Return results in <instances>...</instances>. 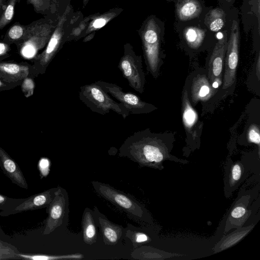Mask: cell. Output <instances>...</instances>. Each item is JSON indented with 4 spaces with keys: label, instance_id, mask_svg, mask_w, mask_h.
I'll use <instances>...</instances> for the list:
<instances>
[{
    "label": "cell",
    "instance_id": "60d3db41",
    "mask_svg": "<svg viewBox=\"0 0 260 260\" xmlns=\"http://www.w3.org/2000/svg\"><path fill=\"white\" fill-rule=\"evenodd\" d=\"M228 2L230 3L232 2L233 0H226Z\"/></svg>",
    "mask_w": 260,
    "mask_h": 260
},
{
    "label": "cell",
    "instance_id": "ba28073f",
    "mask_svg": "<svg viewBox=\"0 0 260 260\" xmlns=\"http://www.w3.org/2000/svg\"><path fill=\"white\" fill-rule=\"evenodd\" d=\"M95 82L121 103L129 114L148 113L156 109L153 105L142 101L137 94L124 91L121 87L116 84L102 81Z\"/></svg>",
    "mask_w": 260,
    "mask_h": 260
},
{
    "label": "cell",
    "instance_id": "ffe728a7",
    "mask_svg": "<svg viewBox=\"0 0 260 260\" xmlns=\"http://www.w3.org/2000/svg\"><path fill=\"white\" fill-rule=\"evenodd\" d=\"M202 6L198 0H179L176 6V13L181 21H187L200 15Z\"/></svg>",
    "mask_w": 260,
    "mask_h": 260
},
{
    "label": "cell",
    "instance_id": "5b68a950",
    "mask_svg": "<svg viewBox=\"0 0 260 260\" xmlns=\"http://www.w3.org/2000/svg\"><path fill=\"white\" fill-rule=\"evenodd\" d=\"M118 68L129 85L136 91L142 93L146 79L142 57L135 53L129 43L124 45L123 54L120 59Z\"/></svg>",
    "mask_w": 260,
    "mask_h": 260
},
{
    "label": "cell",
    "instance_id": "7bdbcfd3",
    "mask_svg": "<svg viewBox=\"0 0 260 260\" xmlns=\"http://www.w3.org/2000/svg\"><path fill=\"white\" fill-rule=\"evenodd\" d=\"M0 85H1V82H0Z\"/></svg>",
    "mask_w": 260,
    "mask_h": 260
},
{
    "label": "cell",
    "instance_id": "cb8c5ba5",
    "mask_svg": "<svg viewBox=\"0 0 260 260\" xmlns=\"http://www.w3.org/2000/svg\"><path fill=\"white\" fill-rule=\"evenodd\" d=\"M225 15L220 8L211 10L205 18V24L212 31L217 32L221 29L225 24Z\"/></svg>",
    "mask_w": 260,
    "mask_h": 260
},
{
    "label": "cell",
    "instance_id": "9a60e30c",
    "mask_svg": "<svg viewBox=\"0 0 260 260\" xmlns=\"http://www.w3.org/2000/svg\"><path fill=\"white\" fill-rule=\"evenodd\" d=\"M0 168L12 183L19 187L28 189L25 178L17 163L0 147Z\"/></svg>",
    "mask_w": 260,
    "mask_h": 260
},
{
    "label": "cell",
    "instance_id": "7a4b0ae2",
    "mask_svg": "<svg viewBox=\"0 0 260 260\" xmlns=\"http://www.w3.org/2000/svg\"><path fill=\"white\" fill-rule=\"evenodd\" d=\"M141 40L147 70L157 78L161 65L160 43L161 27L158 19L150 15L143 21L138 30Z\"/></svg>",
    "mask_w": 260,
    "mask_h": 260
},
{
    "label": "cell",
    "instance_id": "44dd1931",
    "mask_svg": "<svg viewBox=\"0 0 260 260\" xmlns=\"http://www.w3.org/2000/svg\"><path fill=\"white\" fill-rule=\"evenodd\" d=\"M95 224L93 211L86 208L82 215V228L83 241L86 244L91 245L96 242Z\"/></svg>",
    "mask_w": 260,
    "mask_h": 260
},
{
    "label": "cell",
    "instance_id": "8992f818",
    "mask_svg": "<svg viewBox=\"0 0 260 260\" xmlns=\"http://www.w3.org/2000/svg\"><path fill=\"white\" fill-rule=\"evenodd\" d=\"M49 19H41L27 26L21 53L26 57H32L48 43L56 23Z\"/></svg>",
    "mask_w": 260,
    "mask_h": 260
},
{
    "label": "cell",
    "instance_id": "8fae6325",
    "mask_svg": "<svg viewBox=\"0 0 260 260\" xmlns=\"http://www.w3.org/2000/svg\"><path fill=\"white\" fill-rule=\"evenodd\" d=\"M57 187L51 188L31 195L15 206L0 211V216L6 217L17 213L47 208L51 202Z\"/></svg>",
    "mask_w": 260,
    "mask_h": 260
},
{
    "label": "cell",
    "instance_id": "4316f807",
    "mask_svg": "<svg viewBox=\"0 0 260 260\" xmlns=\"http://www.w3.org/2000/svg\"><path fill=\"white\" fill-rule=\"evenodd\" d=\"M94 15V14L83 18L76 26L72 28L70 32L65 36L63 40L64 43L72 41H77L82 38L83 34L85 31L89 22Z\"/></svg>",
    "mask_w": 260,
    "mask_h": 260
},
{
    "label": "cell",
    "instance_id": "ac0fdd59",
    "mask_svg": "<svg viewBox=\"0 0 260 260\" xmlns=\"http://www.w3.org/2000/svg\"><path fill=\"white\" fill-rule=\"evenodd\" d=\"M123 9L121 8L116 7L110 9L108 11L103 13L94 14V16L89 23V24L84 32L82 36V38L85 37L88 34L95 32L105 26L112 19L119 15Z\"/></svg>",
    "mask_w": 260,
    "mask_h": 260
},
{
    "label": "cell",
    "instance_id": "484cf974",
    "mask_svg": "<svg viewBox=\"0 0 260 260\" xmlns=\"http://www.w3.org/2000/svg\"><path fill=\"white\" fill-rule=\"evenodd\" d=\"M18 259L33 260H54L62 259H81L84 256L81 254H71L67 255H50L46 254L23 253L18 252L16 254Z\"/></svg>",
    "mask_w": 260,
    "mask_h": 260
},
{
    "label": "cell",
    "instance_id": "3957f363",
    "mask_svg": "<svg viewBox=\"0 0 260 260\" xmlns=\"http://www.w3.org/2000/svg\"><path fill=\"white\" fill-rule=\"evenodd\" d=\"M91 184L99 195L125 212L134 219L151 223L152 219L148 211L132 196L105 183L93 181Z\"/></svg>",
    "mask_w": 260,
    "mask_h": 260
},
{
    "label": "cell",
    "instance_id": "f546056e",
    "mask_svg": "<svg viewBox=\"0 0 260 260\" xmlns=\"http://www.w3.org/2000/svg\"><path fill=\"white\" fill-rule=\"evenodd\" d=\"M18 252L11 244L6 242L0 243V259H18L16 254Z\"/></svg>",
    "mask_w": 260,
    "mask_h": 260
},
{
    "label": "cell",
    "instance_id": "836d02e7",
    "mask_svg": "<svg viewBox=\"0 0 260 260\" xmlns=\"http://www.w3.org/2000/svg\"><path fill=\"white\" fill-rule=\"evenodd\" d=\"M0 70L4 72L11 75L19 74L22 71L21 67L15 63L0 64Z\"/></svg>",
    "mask_w": 260,
    "mask_h": 260
},
{
    "label": "cell",
    "instance_id": "1f68e13d",
    "mask_svg": "<svg viewBox=\"0 0 260 260\" xmlns=\"http://www.w3.org/2000/svg\"><path fill=\"white\" fill-rule=\"evenodd\" d=\"M247 139L248 142L258 146L259 152L260 132L258 125L252 124L249 127L247 133Z\"/></svg>",
    "mask_w": 260,
    "mask_h": 260
},
{
    "label": "cell",
    "instance_id": "5bb4252c",
    "mask_svg": "<svg viewBox=\"0 0 260 260\" xmlns=\"http://www.w3.org/2000/svg\"><path fill=\"white\" fill-rule=\"evenodd\" d=\"M250 196H243L241 197L232 207L225 223L224 233L226 234L232 229L242 227L251 214L248 210Z\"/></svg>",
    "mask_w": 260,
    "mask_h": 260
},
{
    "label": "cell",
    "instance_id": "d590c367",
    "mask_svg": "<svg viewBox=\"0 0 260 260\" xmlns=\"http://www.w3.org/2000/svg\"><path fill=\"white\" fill-rule=\"evenodd\" d=\"M222 83V78L221 77H216L211 81L212 87L216 90L220 87Z\"/></svg>",
    "mask_w": 260,
    "mask_h": 260
},
{
    "label": "cell",
    "instance_id": "603a6c76",
    "mask_svg": "<svg viewBox=\"0 0 260 260\" xmlns=\"http://www.w3.org/2000/svg\"><path fill=\"white\" fill-rule=\"evenodd\" d=\"M175 255L146 246L136 248L132 253V256L134 258L142 259H164Z\"/></svg>",
    "mask_w": 260,
    "mask_h": 260
},
{
    "label": "cell",
    "instance_id": "ab89813d",
    "mask_svg": "<svg viewBox=\"0 0 260 260\" xmlns=\"http://www.w3.org/2000/svg\"><path fill=\"white\" fill-rule=\"evenodd\" d=\"M5 0H0V10L2 8V6L4 5Z\"/></svg>",
    "mask_w": 260,
    "mask_h": 260
},
{
    "label": "cell",
    "instance_id": "4fadbf2b",
    "mask_svg": "<svg viewBox=\"0 0 260 260\" xmlns=\"http://www.w3.org/2000/svg\"><path fill=\"white\" fill-rule=\"evenodd\" d=\"M227 44L228 37L225 31L216 43L209 61L208 77L210 82L216 77H222Z\"/></svg>",
    "mask_w": 260,
    "mask_h": 260
},
{
    "label": "cell",
    "instance_id": "9c48e42d",
    "mask_svg": "<svg viewBox=\"0 0 260 260\" xmlns=\"http://www.w3.org/2000/svg\"><path fill=\"white\" fill-rule=\"evenodd\" d=\"M240 30L238 22L233 21L225 55V69L222 79V89L231 87L235 82L239 61Z\"/></svg>",
    "mask_w": 260,
    "mask_h": 260
},
{
    "label": "cell",
    "instance_id": "277c9868",
    "mask_svg": "<svg viewBox=\"0 0 260 260\" xmlns=\"http://www.w3.org/2000/svg\"><path fill=\"white\" fill-rule=\"evenodd\" d=\"M79 99L92 112L105 115L112 110L125 119L130 114L96 82L81 86Z\"/></svg>",
    "mask_w": 260,
    "mask_h": 260
},
{
    "label": "cell",
    "instance_id": "7c38bea8",
    "mask_svg": "<svg viewBox=\"0 0 260 260\" xmlns=\"http://www.w3.org/2000/svg\"><path fill=\"white\" fill-rule=\"evenodd\" d=\"M95 223L100 227L104 243L107 245L116 244L122 236L121 226L111 222L97 208L93 209Z\"/></svg>",
    "mask_w": 260,
    "mask_h": 260
},
{
    "label": "cell",
    "instance_id": "52a82bcc",
    "mask_svg": "<svg viewBox=\"0 0 260 260\" xmlns=\"http://www.w3.org/2000/svg\"><path fill=\"white\" fill-rule=\"evenodd\" d=\"M70 1H69L64 12L58 18L56 27L47 45L40 56V64L44 68L47 66L64 44V38L67 32L70 20L74 13Z\"/></svg>",
    "mask_w": 260,
    "mask_h": 260
},
{
    "label": "cell",
    "instance_id": "8d00e7d4",
    "mask_svg": "<svg viewBox=\"0 0 260 260\" xmlns=\"http://www.w3.org/2000/svg\"><path fill=\"white\" fill-rule=\"evenodd\" d=\"M95 35V32H93L91 33H90L88 34L87 36H86L85 37H84L83 39V42H87L89 41H91L94 37Z\"/></svg>",
    "mask_w": 260,
    "mask_h": 260
},
{
    "label": "cell",
    "instance_id": "f35d334b",
    "mask_svg": "<svg viewBox=\"0 0 260 260\" xmlns=\"http://www.w3.org/2000/svg\"><path fill=\"white\" fill-rule=\"evenodd\" d=\"M89 0H83V8H85L88 4Z\"/></svg>",
    "mask_w": 260,
    "mask_h": 260
},
{
    "label": "cell",
    "instance_id": "b9f144b4",
    "mask_svg": "<svg viewBox=\"0 0 260 260\" xmlns=\"http://www.w3.org/2000/svg\"><path fill=\"white\" fill-rule=\"evenodd\" d=\"M4 242V241H2V240L0 239V243H3V242Z\"/></svg>",
    "mask_w": 260,
    "mask_h": 260
},
{
    "label": "cell",
    "instance_id": "2e32d148",
    "mask_svg": "<svg viewBox=\"0 0 260 260\" xmlns=\"http://www.w3.org/2000/svg\"><path fill=\"white\" fill-rule=\"evenodd\" d=\"M182 102L183 125L187 134L194 140L199 137L201 124L198 114L190 104L186 89L183 90Z\"/></svg>",
    "mask_w": 260,
    "mask_h": 260
},
{
    "label": "cell",
    "instance_id": "d6a6232c",
    "mask_svg": "<svg viewBox=\"0 0 260 260\" xmlns=\"http://www.w3.org/2000/svg\"><path fill=\"white\" fill-rule=\"evenodd\" d=\"M22 199L12 198L0 193V211L15 206Z\"/></svg>",
    "mask_w": 260,
    "mask_h": 260
},
{
    "label": "cell",
    "instance_id": "30bf717a",
    "mask_svg": "<svg viewBox=\"0 0 260 260\" xmlns=\"http://www.w3.org/2000/svg\"><path fill=\"white\" fill-rule=\"evenodd\" d=\"M68 192L65 189L58 186L51 202L46 208L48 216L44 223L43 235H49L62 225L64 216H68Z\"/></svg>",
    "mask_w": 260,
    "mask_h": 260
},
{
    "label": "cell",
    "instance_id": "4dcf8cb0",
    "mask_svg": "<svg viewBox=\"0 0 260 260\" xmlns=\"http://www.w3.org/2000/svg\"><path fill=\"white\" fill-rule=\"evenodd\" d=\"M26 28L27 26L14 24L8 31L9 38L13 40L22 39L25 35Z\"/></svg>",
    "mask_w": 260,
    "mask_h": 260
},
{
    "label": "cell",
    "instance_id": "74e56055",
    "mask_svg": "<svg viewBox=\"0 0 260 260\" xmlns=\"http://www.w3.org/2000/svg\"><path fill=\"white\" fill-rule=\"evenodd\" d=\"M8 46L4 43H0V55H2L8 50Z\"/></svg>",
    "mask_w": 260,
    "mask_h": 260
},
{
    "label": "cell",
    "instance_id": "e0dca14e",
    "mask_svg": "<svg viewBox=\"0 0 260 260\" xmlns=\"http://www.w3.org/2000/svg\"><path fill=\"white\" fill-rule=\"evenodd\" d=\"M215 90L212 87L208 77L198 75L192 80L191 85L192 102L196 104L200 101H206L214 95Z\"/></svg>",
    "mask_w": 260,
    "mask_h": 260
},
{
    "label": "cell",
    "instance_id": "7402d4cb",
    "mask_svg": "<svg viewBox=\"0 0 260 260\" xmlns=\"http://www.w3.org/2000/svg\"><path fill=\"white\" fill-rule=\"evenodd\" d=\"M225 178V190L233 191L239 185L244 175V168L242 164L239 162L232 163L228 166Z\"/></svg>",
    "mask_w": 260,
    "mask_h": 260
},
{
    "label": "cell",
    "instance_id": "6da1fadb",
    "mask_svg": "<svg viewBox=\"0 0 260 260\" xmlns=\"http://www.w3.org/2000/svg\"><path fill=\"white\" fill-rule=\"evenodd\" d=\"M171 149L172 143L167 142L162 134L152 133L146 128L127 137L120 147L118 155L137 162L141 167L159 170L164 168L162 164L167 160L188 163L171 155Z\"/></svg>",
    "mask_w": 260,
    "mask_h": 260
},
{
    "label": "cell",
    "instance_id": "83f0119b",
    "mask_svg": "<svg viewBox=\"0 0 260 260\" xmlns=\"http://www.w3.org/2000/svg\"><path fill=\"white\" fill-rule=\"evenodd\" d=\"M125 235L131 241L134 248H136L140 245L148 243L151 240L145 233L136 231L131 229H128V228L125 229Z\"/></svg>",
    "mask_w": 260,
    "mask_h": 260
},
{
    "label": "cell",
    "instance_id": "d6986e66",
    "mask_svg": "<svg viewBox=\"0 0 260 260\" xmlns=\"http://www.w3.org/2000/svg\"><path fill=\"white\" fill-rule=\"evenodd\" d=\"M254 226V224H251L248 226L239 228L230 234L223 236L214 247V253L220 252L233 246L245 237Z\"/></svg>",
    "mask_w": 260,
    "mask_h": 260
},
{
    "label": "cell",
    "instance_id": "d4e9b609",
    "mask_svg": "<svg viewBox=\"0 0 260 260\" xmlns=\"http://www.w3.org/2000/svg\"><path fill=\"white\" fill-rule=\"evenodd\" d=\"M183 37L188 46L192 49H197L203 42L205 31L200 28L190 26L184 29Z\"/></svg>",
    "mask_w": 260,
    "mask_h": 260
},
{
    "label": "cell",
    "instance_id": "f1b7e54d",
    "mask_svg": "<svg viewBox=\"0 0 260 260\" xmlns=\"http://www.w3.org/2000/svg\"><path fill=\"white\" fill-rule=\"evenodd\" d=\"M20 0H8L6 8L0 18V30L8 24L12 20L14 13V8L16 3Z\"/></svg>",
    "mask_w": 260,
    "mask_h": 260
},
{
    "label": "cell",
    "instance_id": "e575fe53",
    "mask_svg": "<svg viewBox=\"0 0 260 260\" xmlns=\"http://www.w3.org/2000/svg\"><path fill=\"white\" fill-rule=\"evenodd\" d=\"M34 83L30 79H25L23 83L22 88L23 91L27 92L26 95L30 96L33 93Z\"/></svg>",
    "mask_w": 260,
    "mask_h": 260
}]
</instances>
